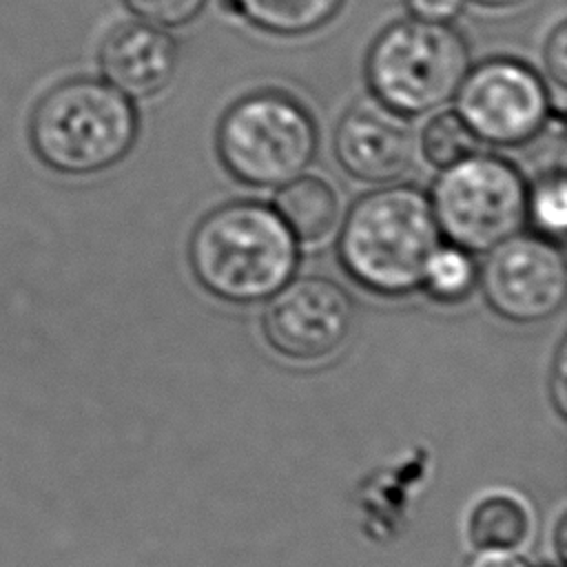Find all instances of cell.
Listing matches in <instances>:
<instances>
[{"mask_svg": "<svg viewBox=\"0 0 567 567\" xmlns=\"http://www.w3.org/2000/svg\"><path fill=\"white\" fill-rule=\"evenodd\" d=\"M441 246L430 197L414 186L383 184L348 210L337 252L343 270L361 288L401 297L423 284L425 266Z\"/></svg>", "mask_w": 567, "mask_h": 567, "instance_id": "2", "label": "cell"}, {"mask_svg": "<svg viewBox=\"0 0 567 567\" xmlns=\"http://www.w3.org/2000/svg\"><path fill=\"white\" fill-rule=\"evenodd\" d=\"M470 71V49L447 22L405 18L383 29L365 55V82L377 102L403 117L452 100Z\"/></svg>", "mask_w": 567, "mask_h": 567, "instance_id": "4", "label": "cell"}, {"mask_svg": "<svg viewBox=\"0 0 567 567\" xmlns=\"http://www.w3.org/2000/svg\"><path fill=\"white\" fill-rule=\"evenodd\" d=\"M472 4H478L483 9H512V7H518L527 0H470Z\"/></svg>", "mask_w": 567, "mask_h": 567, "instance_id": "23", "label": "cell"}, {"mask_svg": "<svg viewBox=\"0 0 567 567\" xmlns=\"http://www.w3.org/2000/svg\"><path fill=\"white\" fill-rule=\"evenodd\" d=\"M529 512L507 494H492L478 501L467 520V536L476 551H509L529 536Z\"/></svg>", "mask_w": 567, "mask_h": 567, "instance_id": "14", "label": "cell"}, {"mask_svg": "<svg viewBox=\"0 0 567 567\" xmlns=\"http://www.w3.org/2000/svg\"><path fill=\"white\" fill-rule=\"evenodd\" d=\"M175 38L146 22L115 27L100 47V69L111 86L131 100L162 93L177 73Z\"/></svg>", "mask_w": 567, "mask_h": 567, "instance_id": "11", "label": "cell"}, {"mask_svg": "<svg viewBox=\"0 0 567 567\" xmlns=\"http://www.w3.org/2000/svg\"><path fill=\"white\" fill-rule=\"evenodd\" d=\"M476 279L487 306L514 323L549 319L567 295L565 255L543 235L516 233L501 241L489 250Z\"/></svg>", "mask_w": 567, "mask_h": 567, "instance_id": "8", "label": "cell"}, {"mask_svg": "<svg viewBox=\"0 0 567 567\" xmlns=\"http://www.w3.org/2000/svg\"><path fill=\"white\" fill-rule=\"evenodd\" d=\"M346 0H219L226 13L281 38L319 31L337 18Z\"/></svg>", "mask_w": 567, "mask_h": 567, "instance_id": "13", "label": "cell"}, {"mask_svg": "<svg viewBox=\"0 0 567 567\" xmlns=\"http://www.w3.org/2000/svg\"><path fill=\"white\" fill-rule=\"evenodd\" d=\"M565 532H567V525H565V514H560L558 523H556V551H558V558L565 560Z\"/></svg>", "mask_w": 567, "mask_h": 567, "instance_id": "24", "label": "cell"}, {"mask_svg": "<svg viewBox=\"0 0 567 567\" xmlns=\"http://www.w3.org/2000/svg\"><path fill=\"white\" fill-rule=\"evenodd\" d=\"M317 146L312 115L284 91L264 89L237 100L217 126V155L224 168L255 188L284 186L303 175Z\"/></svg>", "mask_w": 567, "mask_h": 567, "instance_id": "5", "label": "cell"}, {"mask_svg": "<svg viewBox=\"0 0 567 567\" xmlns=\"http://www.w3.org/2000/svg\"><path fill=\"white\" fill-rule=\"evenodd\" d=\"M421 153L427 164L443 171L476 153V137L458 113H439L430 117L421 131Z\"/></svg>", "mask_w": 567, "mask_h": 567, "instance_id": "16", "label": "cell"}, {"mask_svg": "<svg viewBox=\"0 0 567 567\" xmlns=\"http://www.w3.org/2000/svg\"><path fill=\"white\" fill-rule=\"evenodd\" d=\"M543 62H545V71L549 78L551 106L556 104L558 113H563L565 84H567V27H565V22L556 24L551 29V33L547 35Z\"/></svg>", "mask_w": 567, "mask_h": 567, "instance_id": "19", "label": "cell"}, {"mask_svg": "<svg viewBox=\"0 0 567 567\" xmlns=\"http://www.w3.org/2000/svg\"><path fill=\"white\" fill-rule=\"evenodd\" d=\"M565 341H560V346L556 348L554 354V370H551V379H549V399L554 401V408L558 412L560 419H565L567 414V399H565Z\"/></svg>", "mask_w": 567, "mask_h": 567, "instance_id": "21", "label": "cell"}, {"mask_svg": "<svg viewBox=\"0 0 567 567\" xmlns=\"http://www.w3.org/2000/svg\"><path fill=\"white\" fill-rule=\"evenodd\" d=\"M476 277L478 270L470 252L454 244H447L439 246L430 257L421 288H425V292L436 301L454 303L470 295Z\"/></svg>", "mask_w": 567, "mask_h": 567, "instance_id": "15", "label": "cell"}, {"mask_svg": "<svg viewBox=\"0 0 567 567\" xmlns=\"http://www.w3.org/2000/svg\"><path fill=\"white\" fill-rule=\"evenodd\" d=\"M188 261L195 279L228 303H257L284 288L299 264V241L261 202H230L193 228Z\"/></svg>", "mask_w": 567, "mask_h": 567, "instance_id": "1", "label": "cell"}, {"mask_svg": "<svg viewBox=\"0 0 567 567\" xmlns=\"http://www.w3.org/2000/svg\"><path fill=\"white\" fill-rule=\"evenodd\" d=\"M465 567H529L525 558L503 551H478L467 558Z\"/></svg>", "mask_w": 567, "mask_h": 567, "instance_id": "22", "label": "cell"}, {"mask_svg": "<svg viewBox=\"0 0 567 567\" xmlns=\"http://www.w3.org/2000/svg\"><path fill=\"white\" fill-rule=\"evenodd\" d=\"M275 210L292 230L297 241L315 244L326 239L339 221V195L317 175H299L275 195Z\"/></svg>", "mask_w": 567, "mask_h": 567, "instance_id": "12", "label": "cell"}, {"mask_svg": "<svg viewBox=\"0 0 567 567\" xmlns=\"http://www.w3.org/2000/svg\"><path fill=\"white\" fill-rule=\"evenodd\" d=\"M551 93L540 75L512 58H492L465 73L456 113L494 146H520L536 137L551 115Z\"/></svg>", "mask_w": 567, "mask_h": 567, "instance_id": "7", "label": "cell"}, {"mask_svg": "<svg viewBox=\"0 0 567 567\" xmlns=\"http://www.w3.org/2000/svg\"><path fill=\"white\" fill-rule=\"evenodd\" d=\"M126 9L146 24L177 29L193 22L208 0H122Z\"/></svg>", "mask_w": 567, "mask_h": 567, "instance_id": "18", "label": "cell"}, {"mask_svg": "<svg viewBox=\"0 0 567 567\" xmlns=\"http://www.w3.org/2000/svg\"><path fill=\"white\" fill-rule=\"evenodd\" d=\"M140 131L137 111L102 80L75 78L53 86L33 109L31 146L58 173L91 175L122 162Z\"/></svg>", "mask_w": 567, "mask_h": 567, "instance_id": "3", "label": "cell"}, {"mask_svg": "<svg viewBox=\"0 0 567 567\" xmlns=\"http://www.w3.org/2000/svg\"><path fill=\"white\" fill-rule=\"evenodd\" d=\"M354 308L348 292L328 277L306 275L279 288L261 317L268 346L290 361H319L348 339Z\"/></svg>", "mask_w": 567, "mask_h": 567, "instance_id": "9", "label": "cell"}, {"mask_svg": "<svg viewBox=\"0 0 567 567\" xmlns=\"http://www.w3.org/2000/svg\"><path fill=\"white\" fill-rule=\"evenodd\" d=\"M565 177L563 171H554L540 177L534 188L527 190V217L536 226L538 235L558 241L567 226V202H565Z\"/></svg>", "mask_w": 567, "mask_h": 567, "instance_id": "17", "label": "cell"}, {"mask_svg": "<svg viewBox=\"0 0 567 567\" xmlns=\"http://www.w3.org/2000/svg\"><path fill=\"white\" fill-rule=\"evenodd\" d=\"M339 166L363 184H390L412 164L414 135L408 120L381 102H359L334 128Z\"/></svg>", "mask_w": 567, "mask_h": 567, "instance_id": "10", "label": "cell"}, {"mask_svg": "<svg viewBox=\"0 0 567 567\" xmlns=\"http://www.w3.org/2000/svg\"><path fill=\"white\" fill-rule=\"evenodd\" d=\"M527 182L505 157L472 153L441 171L430 206L439 233L467 252H489L527 221Z\"/></svg>", "mask_w": 567, "mask_h": 567, "instance_id": "6", "label": "cell"}, {"mask_svg": "<svg viewBox=\"0 0 567 567\" xmlns=\"http://www.w3.org/2000/svg\"><path fill=\"white\" fill-rule=\"evenodd\" d=\"M465 0H408V9L419 20L447 22L458 16Z\"/></svg>", "mask_w": 567, "mask_h": 567, "instance_id": "20", "label": "cell"}]
</instances>
